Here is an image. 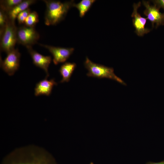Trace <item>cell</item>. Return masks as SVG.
Segmentation results:
<instances>
[{
    "mask_svg": "<svg viewBox=\"0 0 164 164\" xmlns=\"http://www.w3.org/2000/svg\"><path fill=\"white\" fill-rule=\"evenodd\" d=\"M23 0H2L0 1V8L7 13L16 5L21 2Z\"/></svg>",
    "mask_w": 164,
    "mask_h": 164,
    "instance_id": "15",
    "label": "cell"
},
{
    "mask_svg": "<svg viewBox=\"0 0 164 164\" xmlns=\"http://www.w3.org/2000/svg\"><path fill=\"white\" fill-rule=\"evenodd\" d=\"M141 2L134 3L133 10L131 16L133 17V25L135 29V32L139 36H143L144 34L150 31V30L145 27L147 21V18L141 16L138 12V9L140 6Z\"/></svg>",
    "mask_w": 164,
    "mask_h": 164,
    "instance_id": "9",
    "label": "cell"
},
{
    "mask_svg": "<svg viewBox=\"0 0 164 164\" xmlns=\"http://www.w3.org/2000/svg\"><path fill=\"white\" fill-rule=\"evenodd\" d=\"M155 4L162 7L164 9V0H157L154 1Z\"/></svg>",
    "mask_w": 164,
    "mask_h": 164,
    "instance_id": "19",
    "label": "cell"
},
{
    "mask_svg": "<svg viewBox=\"0 0 164 164\" xmlns=\"http://www.w3.org/2000/svg\"><path fill=\"white\" fill-rule=\"evenodd\" d=\"M76 67V64L74 63L66 62L62 65L59 70V71L62 77V79L60 82L62 83L69 81L71 75Z\"/></svg>",
    "mask_w": 164,
    "mask_h": 164,
    "instance_id": "13",
    "label": "cell"
},
{
    "mask_svg": "<svg viewBox=\"0 0 164 164\" xmlns=\"http://www.w3.org/2000/svg\"><path fill=\"white\" fill-rule=\"evenodd\" d=\"M31 12L29 8L19 13L16 18L19 23L20 24H24L26 19Z\"/></svg>",
    "mask_w": 164,
    "mask_h": 164,
    "instance_id": "18",
    "label": "cell"
},
{
    "mask_svg": "<svg viewBox=\"0 0 164 164\" xmlns=\"http://www.w3.org/2000/svg\"><path fill=\"white\" fill-rule=\"evenodd\" d=\"M39 21L38 15L36 12L33 11L31 12L28 15L24 24L26 26L34 27Z\"/></svg>",
    "mask_w": 164,
    "mask_h": 164,
    "instance_id": "16",
    "label": "cell"
},
{
    "mask_svg": "<svg viewBox=\"0 0 164 164\" xmlns=\"http://www.w3.org/2000/svg\"><path fill=\"white\" fill-rule=\"evenodd\" d=\"M17 29L15 22L8 18L5 29L0 36L1 50L7 54L15 49L17 43Z\"/></svg>",
    "mask_w": 164,
    "mask_h": 164,
    "instance_id": "4",
    "label": "cell"
},
{
    "mask_svg": "<svg viewBox=\"0 0 164 164\" xmlns=\"http://www.w3.org/2000/svg\"><path fill=\"white\" fill-rule=\"evenodd\" d=\"M46 6L45 15V24L47 26L56 25L65 18L67 14L75 3L73 0L61 2L60 1L43 0Z\"/></svg>",
    "mask_w": 164,
    "mask_h": 164,
    "instance_id": "2",
    "label": "cell"
},
{
    "mask_svg": "<svg viewBox=\"0 0 164 164\" xmlns=\"http://www.w3.org/2000/svg\"><path fill=\"white\" fill-rule=\"evenodd\" d=\"M84 65L88 70V72L87 74L88 77L99 78H109L116 81L124 85H126V83L123 80L116 75L112 68L94 63L87 57L86 58Z\"/></svg>",
    "mask_w": 164,
    "mask_h": 164,
    "instance_id": "3",
    "label": "cell"
},
{
    "mask_svg": "<svg viewBox=\"0 0 164 164\" xmlns=\"http://www.w3.org/2000/svg\"><path fill=\"white\" fill-rule=\"evenodd\" d=\"M36 1L35 0H23L7 13L9 18L10 20L15 22L19 13L29 8V6L35 3Z\"/></svg>",
    "mask_w": 164,
    "mask_h": 164,
    "instance_id": "12",
    "label": "cell"
},
{
    "mask_svg": "<svg viewBox=\"0 0 164 164\" xmlns=\"http://www.w3.org/2000/svg\"><path fill=\"white\" fill-rule=\"evenodd\" d=\"M146 164H164V160L159 162H147Z\"/></svg>",
    "mask_w": 164,
    "mask_h": 164,
    "instance_id": "20",
    "label": "cell"
},
{
    "mask_svg": "<svg viewBox=\"0 0 164 164\" xmlns=\"http://www.w3.org/2000/svg\"><path fill=\"white\" fill-rule=\"evenodd\" d=\"M143 4L146 8L144 13L154 26L155 23L156 26L163 25L164 23V13L160 12L157 5L155 4L154 5H151L148 2L143 1Z\"/></svg>",
    "mask_w": 164,
    "mask_h": 164,
    "instance_id": "8",
    "label": "cell"
},
{
    "mask_svg": "<svg viewBox=\"0 0 164 164\" xmlns=\"http://www.w3.org/2000/svg\"><path fill=\"white\" fill-rule=\"evenodd\" d=\"M47 78L46 77L36 84L35 88V96L44 95L49 96L50 95L53 87L56 85L57 83L54 79L48 80Z\"/></svg>",
    "mask_w": 164,
    "mask_h": 164,
    "instance_id": "11",
    "label": "cell"
},
{
    "mask_svg": "<svg viewBox=\"0 0 164 164\" xmlns=\"http://www.w3.org/2000/svg\"><path fill=\"white\" fill-rule=\"evenodd\" d=\"M32 59L33 63L36 66L43 70L46 72V77L49 76L48 68L52 58L50 56H44L33 50L32 46L26 47Z\"/></svg>",
    "mask_w": 164,
    "mask_h": 164,
    "instance_id": "10",
    "label": "cell"
},
{
    "mask_svg": "<svg viewBox=\"0 0 164 164\" xmlns=\"http://www.w3.org/2000/svg\"><path fill=\"white\" fill-rule=\"evenodd\" d=\"M95 1V0H82L77 4L75 3L74 7L78 10L79 16L82 18L84 16Z\"/></svg>",
    "mask_w": 164,
    "mask_h": 164,
    "instance_id": "14",
    "label": "cell"
},
{
    "mask_svg": "<svg viewBox=\"0 0 164 164\" xmlns=\"http://www.w3.org/2000/svg\"><path fill=\"white\" fill-rule=\"evenodd\" d=\"M8 18L7 13L0 8V36L5 29Z\"/></svg>",
    "mask_w": 164,
    "mask_h": 164,
    "instance_id": "17",
    "label": "cell"
},
{
    "mask_svg": "<svg viewBox=\"0 0 164 164\" xmlns=\"http://www.w3.org/2000/svg\"><path fill=\"white\" fill-rule=\"evenodd\" d=\"M17 43L26 47L37 43L40 36L34 27L24 25L17 27Z\"/></svg>",
    "mask_w": 164,
    "mask_h": 164,
    "instance_id": "5",
    "label": "cell"
},
{
    "mask_svg": "<svg viewBox=\"0 0 164 164\" xmlns=\"http://www.w3.org/2000/svg\"><path fill=\"white\" fill-rule=\"evenodd\" d=\"M39 45L47 49L51 53L53 62L55 65L66 61L74 50L73 48L57 47L40 43Z\"/></svg>",
    "mask_w": 164,
    "mask_h": 164,
    "instance_id": "7",
    "label": "cell"
},
{
    "mask_svg": "<svg viewBox=\"0 0 164 164\" xmlns=\"http://www.w3.org/2000/svg\"><path fill=\"white\" fill-rule=\"evenodd\" d=\"M2 164H56L54 159L45 153L32 150H22L8 156Z\"/></svg>",
    "mask_w": 164,
    "mask_h": 164,
    "instance_id": "1",
    "label": "cell"
},
{
    "mask_svg": "<svg viewBox=\"0 0 164 164\" xmlns=\"http://www.w3.org/2000/svg\"><path fill=\"white\" fill-rule=\"evenodd\" d=\"M21 54L18 49H14L8 53L4 60L0 59V67L9 76L13 75L19 69Z\"/></svg>",
    "mask_w": 164,
    "mask_h": 164,
    "instance_id": "6",
    "label": "cell"
},
{
    "mask_svg": "<svg viewBox=\"0 0 164 164\" xmlns=\"http://www.w3.org/2000/svg\"><path fill=\"white\" fill-rule=\"evenodd\" d=\"M89 164H94V163L93 162H91Z\"/></svg>",
    "mask_w": 164,
    "mask_h": 164,
    "instance_id": "21",
    "label": "cell"
}]
</instances>
